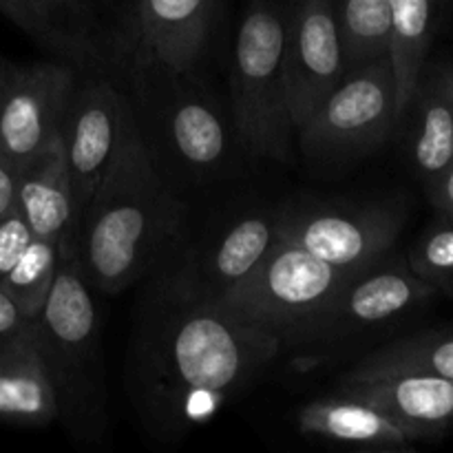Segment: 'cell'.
Instances as JSON below:
<instances>
[{
  "label": "cell",
  "instance_id": "27",
  "mask_svg": "<svg viewBox=\"0 0 453 453\" xmlns=\"http://www.w3.org/2000/svg\"><path fill=\"white\" fill-rule=\"evenodd\" d=\"M29 323L31 319H27L25 314L18 310V305L12 301V296H9L7 292L3 290V286H0V348H3L7 341H12L16 334H20Z\"/></svg>",
  "mask_w": 453,
  "mask_h": 453
},
{
  "label": "cell",
  "instance_id": "12",
  "mask_svg": "<svg viewBox=\"0 0 453 453\" xmlns=\"http://www.w3.org/2000/svg\"><path fill=\"white\" fill-rule=\"evenodd\" d=\"M217 0H133L128 38L135 73L188 80L197 71Z\"/></svg>",
  "mask_w": 453,
  "mask_h": 453
},
{
  "label": "cell",
  "instance_id": "1",
  "mask_svg": "<svg viewBox=\"0 0 453 453\" xmlns=\"http://www.w3.org/2000/svg\"><path fill=\"white\" fill-rule=\"evenodd\" d=\"M268 327L173 274L150 290L128 358V392L144 427L175 441L215 418L279 357Z\"/></svg>",
  "mask_w": 453,
  "mask_h": 453
},
{
  "label": "cell",
  "instance_id": "21",
  "mask_svg": "<svg viewBox=\"0 0 453 453\" xmlns=\"http://www.w3.org/2000/svg\"><path fill=\"white\" fill-rule=\"evenodd\" d=\"M420 372L453 379V326L398 339L363 358L345 379Z\"/></svg>",
  "mask_w": 453,
  "mask_h": 453
},
{
  "label": "cell",
  "instance_id": "23",
  "mask_svg": "<svg viewBox=\"0 0 453 453\" xmlns=\"http://www.w3.org/2000/svg\"><path fill=\"white\" fill-rule=\"evenodd\" d=\"M62 250L49 239L34 234L25 250L20 252L12 268L0 279L3 290L12 296L27 319L34 321L56 281L58 265H60Z\"/></svg>",
  "mask_w": 453,
  "mask_h": 453
},
{
  "label": "cell",
  "instance_id": "32",
  "mask_svg": "<svg viewBox=\"0 0 453 453\" xmlns=\"http://www.w3.org/2000/svg\"><path fill=\"white\" fill-rule=\"evenodd\" d=\"M438 3H441V0H438Z\"/></svg>",
  "mask_w": 453,
  "mask_h": 453
},
{
  "label": "cell",
  "instance_id": "9",
  "mask_svg": "<svg viewBox=\"0 0 453 453\" xmlns=\"http://www.w3.org/2000/svg\"><path fill=\"white\" fill-rule=\"evenodd\" d=\"M434 296L436 290L410 268L407 259L389 255L345 281L303 343H336L365 334L407 317Z\"/></svg>",
  "mask_w": 453,
  "mask_h": 453
},
{
  "label": "cell",
  "instance_id": "14",
  "mask_svg": "<svg viewBox=\"0 0 453 453\" xmlns=\"http://www.w3.org/2000/svg\"><path fill=\"white\" fill-rule=\"evenodd\" d=\"M16 208L27 226L56 243L62 255L78 250L80 217L60 133L34 162L18 171Z\"/></svg>",
  "mask_w": 453,
  "mask_h": 453
},
{
  "label": "cell",
  "instance_id": "7",
  "mask_svg": "<svg viewBox=\"0 0 453 453\" xmlns=\"http://www.w3.org/2000/svg\"><path fill=\"white\" fill-rule=\"evenodd\" d=\"M403 226L405 208L398 202L305 206L279 212V239L349 273L392 255Z\"/></svg>",
  "mask_w": 453,
  "mask_h": 453
},
{
  "label": "cell",
  "instance_id": "25",
  "mask_svg": "<svg viewBox=\"0 0 453 453\" xmlns=\"http://www.w3.org/2000/svg\"><path fill=\"white\" fill-rule=\"evenodd\" d=\"M407 264L436 295L453 296V219L438 215L411 243Z\"/></svg>",
  "mask_w": 453,
  "mask_h": 453
},
{
  "label": "cell",
  "instance_id": "4",
  "mask_svg": "<svg viewBox=\"0 0 453 453\" xmlns=\"http://www.w3.org/2000/svg\"><path fill=\"white\" fill-rule=\"evenodd\" d=\"M288 0H248L234 40L233 119L257 157L290 162L295 124L286 91Z\"/></svg>",
  "mask_w": 453,
  "mask_h": 453
},
{
  "label": "cell",
  "instance_id": "30",
  "mask_svg": "<svg viewBox=\"0 0 453 453\" xmlns=\"http://www.w3.org/2000/svg\"><path fill=\"white\" fill-rule=\"evenodd\" d=\"M13 66L16 65H12V62L0 60V100H3L4 91H7V84H9V80H12Z\"/></svg>",
  "mask_w": 453,
  "mask_h": 453
},
{
  "label": "cell",
  "instance_id": "26",
  "mask_svg": "<svg viewBox=\"0 0 453 453\" xmlns=\"http://www.w3.org/2000/svg\"><path fill=\"white\" fill-rule=\"evenodd\" d=\"M0 13L4 18L13 22L18 29L25 31L27 35L35 40V42L44 44L47 49H53L56 51V44H53L51 34H49L47 25L40 20V16L35 13L34 4L29 0H0Z\"/></svg>",
  "mask_w": 453,
  "mask_h": 453
},
{
  "label": "cell",
  "instance_id": "31",
  "mask_svg": "<svg viewBox=\"0 0 453 453\" xmlns=\"http://www.w3.org/2000/svg\"><path fill=\"white\" fill-rule=\"evenodd\" d=\"M451 82H453V62H451Z\"/></svg>",
  "mask_w": 453,
  "mask_h": 453
},
{
  "label": "cell",
  "instance_id": "8",
  "mask_svg": "<svg viewBox=\"0 0 453 453\" xmlns=\"http://www.w3.org/2000/svg\"><path fill=\"white\" fill-rule=\"evenodd\" d=\"M133 122V109L113 84L106 80H93L84 87L75 84L60 124V137L80 219L113 166Z\"/></svg>",
  "mask_w": 453,
  "mask_h": 453
},
{
  "label": "cell",
  "instance_id": "3",
  "mask_svg": "<svg viewBox=\"0 0 453 453\" xmlns=\"http://www.w3.org/2000/svg\"><path fill=\"white\" fill-rule=\"evenodd\" d=\"M34 330L56 389L58 420L75 441H102L109 429V396L100 319L78 252L62 255Z\"/></svg>",
  "mask_w": 453,
  "mask_h": 453
},
{
  "label": "cell",
  "instance_id": "22",
  "mask_svg": "<svg viewBox=\"0 0 453 453\" xmlns=\"http://www.w3.org/2000/svg\"><path fill=\"white\" fill-rule=\"evenodd\" d=\"M348 71L389 56V0H334Z\"/></svg>",
  "mask_w": 453,
  "mask_h": 453
},
{
  "label": "cell",
  "instance_id": "17",
  "mask_svg": "<svg viewBox=\"0 0 453 453\" xmlns=\"http://www.w3.org/2000/svg\"><path fill=\"white\" fill-rule=\"evenodd\" d=\"M56 420V389L31 321L0 348V423L44 427Z\"/></svg>",
  "mask_w": 453,
  "mask_h": 453
},
{
  "label": "cell",
  "instance_id": "5",
  "mask_svg": "<svg viewBox=\"0 0 453 453\" xmlns=\"http://www.w3.org/2000/svg\"><path fill=\"white\" fill-rule=\"evenodd\" d=\"M354 273L279 239L259 268L219 301L242 317L268 327L283 345L303 343Z\"/></svg>",
  "mask_w": 453,
  "mask_h": 453
},
{
  "label": "cell",
  "instance_id": "24",
  "mask_svg": "<svg viewBox=\"0 0 453 453\" xmlns=\"http://www.w3.org/2000/svg\"><path fill=\"white\" fill-rule=\"evenodd\" d=\"M40 20L47 25L56 51L78 62L100 58V47L93 40L97 0H29Z\"/></svg>",
  "mask_w": 453,
  "mask_h": 453
},
{
  "label": "cell",
  "instance_id": "2",
  "mask_svg": "<svg viewBox=\"0 0 453 453\" xmlns=\"http://www.w3.org/2000/svg\"><path fill=\"white\" fill-rule=\"evenodd\" d=\"M181 212L155 171L135 119L80 219L75 252L91 290L119 295L144 277L180 228Z\"/></svg>",
  "mask_w": 453,
  "mask_h": 453
},
{
  "label": "cell",
  "instance_id": "13",
  "mask_svg": "<svg viewBox=\"0 0 453 453\" xmlns=\"http://www.w3.org/2000/svg\"><path fill=\"white\" fill-rule=\"evenodd\" d=\"M339 392L363 398L396 420L416 442H436L453 425V379L420 372L343 379Z\"/></svg>",
  "mask_w": 453,
  "mask_h": 453
},
{
  "label": "cell",
  "instance_id": "20",
  "mask_svg": "<svg viewBox=\"0 0 453 453\" xmlns=\"http://www.w3.org/2000/svg\"><path fill=\"white\" fill-rule=\"evenodd\" d=\"M166 131L186 166L215 171L228 155V128L219 111L203 97L188 93L173 102L166 115Z\"/></svg>",
  "mask_w": 453,
  "mask_h": 453
},
{
  "label": "cell",
  "instance_id": "6",
  "mask_svg": "<svg viewBox=\"0 0 453 453\" xmlns=\"http://www.w3.org/2000/svg\"><path fill=\"white\" fill-rule=\"evenodd\" d=\"M396 124V78L388 56L349 69L295 135L310 159L345 162L379 149Z\"/></svg>",
  "mask_w": 453,
  "mask_h": 453
},
{
  "label": "cell",
  "instance_id": "18",
  "mask_svg": "<svg viewBox=\"0 0 453 453\" xmlns=\"http://www.w3.org/2000/svg\"><path fill=\"white\" fill-rule=\"evenodd\" d=\"M407 111H414L410 137L411 162L427 188L453 164L451 62L434 65L432 69L425 65Z\"/></svg>",
  "mask_w": 453,
  "mask_h": 453
},
{
  "label": "cell",
  "instance_id": "16",
  "mask_svg": "<svg viewBox=\"0 0 453 453\" xmlns=\"http://www.w3.org/2000/svg\"><path fill=\"white\" fill-rule=\"evenodd\" d=\"M296 427L303 436L361 449L410 451L416 441L396 420L363 398L339 392L334 396L314 398L301 407Z\"/></svg>",
  "mask_w": 453,
  "mask_h": 453
},
{
  "label": "cell",
  "instance_id": "15",
  "mask_svg": "<svg viewBox=\"0 0 453 453\" xmlns=\"http://www.w3.org/2000/svg\"><path fill=\"white\" fill-rule=\"evenodd\" d=\"M279 242V212H250L228 226L177 277L211 299L242 286Z\"/></svg>",
  "mask_w": 453,
  "mask_h": 453
},
{
  "label": "cell",
  "instance_id": "10",
  "mask_svg": "<svg viewBox=\"0 0 453 453\" xmlns=\"http://www.w3.org/2000/svg\"><path fill=\"white\" fill-rule=\"evenodd\" d=\"M283 62L296 133L348 73L334 0H288Z\"/></svg>",
  "mask_w": 453,
  "mask_h": 453
},
{
  "label": "cell",
  "instance_id": "28",
  "mask_svg": "<svg viewBox=\"0 0 453 453\" xmlns=\"http://www.w3.org/2000/svg\"><path fill=\"white\" fill-rule=\"evenodd\" d=\"M427 195L429 202L438 211V215H445L453 219V164L434 184L427 186Z\"/></svg>",
  "mask_w": 453,
  "mask_h": 453
},
{
  "label": "cell",
  "instance_id": "11",
  "mask_svg": "<svg viewBox=\"0 0 453 453\" xmlns=\"http://www.w3.org/2000/svg\"><path fill=\"white\" fill-rule=\"evenodd\" d=\"M75 84L73 69L65 62L13 66L0 100V157L16 171L34 162L60 133Z\"/></svg>",
  "mask_w": 453,
  "mask_h": 453
},
{
  "label": "cell",
  "instance_id": "19",
  "mask_svg": "<svg viewBox=\"0 0 453 453\" xmlns=\"http://www.w3.org/2000/svg\"><path fill=\"white\" fill-rule=\"evenodd\" d=\"M436 9L438 0H389V60L396 78L398 122L410 109L416 84L427 65Z\"/></svg>",
  "mask_w": 453,
  "mask_h": 453
},
{
  "label": "cell",
  "instance_id": "29",
  "mask_svg": "<svg viewBox=\"0 0 453 453\" xmlns=\"http://www.w3.org/2000/svg\"><path fill=\"white\" fill-rule=\"evenodd\" d=\"M16 186H18V171L0 157V219L7 215L16 203Z\"/></svg>",
  "mask_w": 453,
  "mask_h": 453
}]
</instances>
